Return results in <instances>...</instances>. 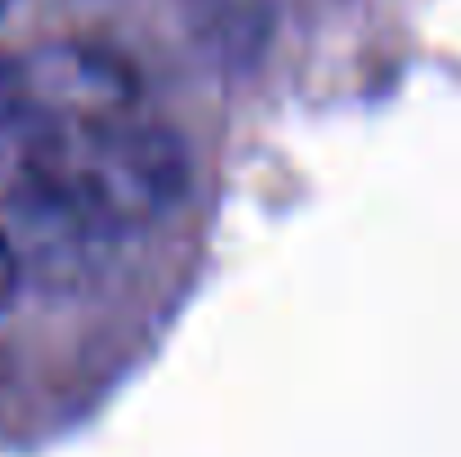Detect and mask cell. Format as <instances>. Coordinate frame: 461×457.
<instances>
[{"label":"cell","instance_id":"3","mask_svg":"<svg viewBox=\"0 0 461 457\" xmlns=\"http://www.w3.org/2000/svg\"><path fill=\"white\" fill-rule=\"evenodd\" d=\"M14 288H18V251H14L9 233L0 229V309L9 305V297H14Z\"/></svg>","mask_w":461,"mask_h":457},{"label":"cell","instance_id":"1","mask_svg":"<svg viewBox=\"0 0 461 457\" xmlns=\"http://www.w3.org/2000/svg\"><path fill=\"white\" fill-rule=\"evenodd\" d=\"M188 193V149L153 117L108 113L45 126L23 149V197L77 238H117L170 215Z\"/></svg>","mask_w":461,"mask_h":457},{"label":"cell","instance_id":"4","mask_svg":"<svg viewBox=\"0 0 461 457\" xmlns=\"http://www.w3.org/2000/svg\"><path fill=\"white\" fill-rule=\"evenodd\" d=\"M9 5H14V0H0V14H5V9H9Z\"/></svg>","mask_w":461,"mask_h":457},{"label":"cell","instance_id":"2","mask_svg":"<svg viewBox=\"0 0 461 457\" xmlns=\"http://www.w3.org/2000/svg\"><path fill=\"white\" fill-rule=\"evenodd\" d=\"M32 122V81H27V59L0 50V131Z\"/></svg>","mask_w":461,"mask_h":457}]
</instances>
